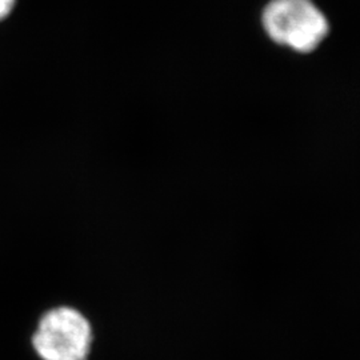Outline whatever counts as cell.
I'll return each instance as SVG.
<instances>
[{
  "instance_id": "1",
  "label": "cell",
  "mask_w": 360,
  "mask_h": 360,
  "mask_svg": "<svg viewBox=\"0 0 360 360\" xmlns=\"http://www.w3.org/2000/svg\"><path fill=\"white\" fill-rule=\"evenodd\" d=\"M91 342L90 322L70 307L46 312L32 336V346L41 360H87Z\"/></svg>"
},
{
  "instance_id": "2",
  "label": "cell",
  "mask_w": 360,
  "mask_h": 360,
  "mask_svg": "<svg viewBox=\"0 0 360 360\" xmlns=\"http://www.w3.org/2000/svg\"><path fill=\"white\" fill-rule=\"evenodd\" d=\"M15 0H0V19L6 18L13 10Z\"/></svg>"
}]
</instances>
